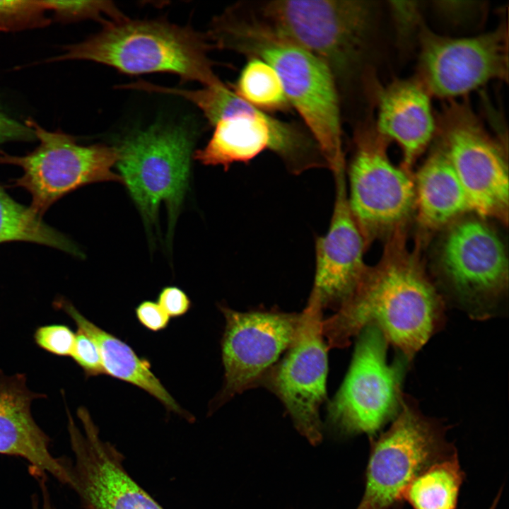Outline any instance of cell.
<instances>
[{"mask_svg": "<svg viewBox=\"0 0 509 509\" xmlns=\"http://www.w3.org/2000/svg\"><path fill=\"white\" fill-rule=\"evenodd\" d=\"M322 320L320 303L310 296L294 341L258 385L281 401L296 428L312 444L322 439L319 409L326 399L328 348Z\"/></svg>", "mask_w": 509, "mask_h": 509, "instance_id": "13", "label": "cell"}, {"mask_svg": "<svg viewBox=\"0 0 509 509\" xmlns=\"http://www.w3.org/2000/svg\"><path fill=\"white\" fill-rule=\"evenodd\" d=\"M250 18L304 48L327 69L341 112L361 83L373 25V6L356 0L245 1ZM342 113V112H341Z\"/></svg>", "mask_w": 509, "mask_h": 509, "instance_id": "3", "label": "cell"}, {"mask_svg": "<svg viewBox=\"0 0 509 509\" xmlns=\"http://www.w3.org/2000/svg\"><path fill=\"white\" fill-rule=\"evenodd\" d=\"M43 1H0V30L42 28L50 23Z\"/></svg>", "mask_w": 509, "mask_h": 509, "instance_id": "26", "label": "cell"}, {"mask_svg": "<svg viewBox=\"0 0 509 509\" xmlns=\"http://www.w3.org/2000/svg\"><path fill=\"white\" fill-rule=\"evenodd\" d=\"M226 325L221 339L224 382L212 403L218 406L255 387L297 337L302 312H241L221 305Z\"/></svg>", "mask_w": 509, "mask_h": 509, "instance_id": "15", "label": "cell"}, {"mask_svg": "<svg viewBox=\"0 0 509 509\" xmlns=\"http://www.w3.org/2000/svg\"><path fill=\"white\" fill-rule=\"evenodd\" d=\"M45 478H41L40 479V481L41 482L40 486L42 488V504L40 507L37 503H36L34 500L33 501V509H56L52 504L51 503L50 498L49 496V493L46 487Z\"/></svg>", "mask_w": 509, "mask_h": 509, "instance_id": "32", "label": "cell"}, {"mask_svg": "<svg viewBox=\"0 0 509 509\" xmlns=\"http://www.w3.org/2000/svg\"><path fill=\"white\" fill-rule=\"evenodd\" d=\"M377 266L367 267L347 300L322 322L327 348H346L369 324L376 325L410 361L445 324V303L418 257L391 243Z\"/></svg>", "mask_w": 509, "mask_h": 509, "instance_id": "1", "label": "cell"}, {"mask_svg": "<svg viewBox=\"0 0 509 509\" xmlns=\"http://www.w3.org/2000/svg\"><path fill=\"white\" fill-rule=\"evenodd\" d=\"M333 175L334 207L327 231L315 240V271L310 296L322 310L337 312L353 293L368 267L363 261L364 240L349 206L346 171Z\"/></svg>", "mask_w": 509, "mask_h": 509, "instance_id": "17", "label": "cell"}, {"mask_svg": "<svg viewBox=\"0 0 509 509\" xmlns=\"http://www.w3.org/2000/svg\"><path fill=\"white\" fill-rule=\"evenodd\" d=\"M347 168V198L365 247L384 235L396 232L416 206L414 181L407 170L394 165L385 141L368 121L356 124Z\"/></svg>", "mask_w": 509, "mask_h": 509, "instance_id": "8", "label": "cell"}, {"mask_svg": "<svg viewBox=\"0 0 509 509\" xmlns=\"http://www.w3.org/2000/svg\"><path fill=\"white\" fill-rule=\"evenodd\" d=\"M462 481L455 454H452L419 473L406 487L402 499L414 509H455Z\"/></svg>", "mask_w": 509, "mask_h": 509, "instance_id": "22", "label": "cell"}, {"mask_svg": "<svg viewBox=\"0 0 509 509\" xmlns=\"http://www.w3.org/2000/svg\"><path fill=\"white\" fill-rule=\"evenodd\" d=\"M67 415L74 455L69 486L78 494L84 509H163L128 474L122 464L123 457L100 438L86 408L77 411L82 430L68 411Z\"/></svg>", "mask_w": 509, "mask_h": 509, "instance_id": "16", "label": "cell"}, {"mask_svg": "<svg viewBox=\"0 0 509 509\" xmlns=\"http://www.w3.org/2000/svg\"><path fill=\"white\" fill-rule=\"evenodd\" d=\"M56 305L75 322L78 329L95 342L105 375L136 386L155 397L168 411L193 421V416L178 404L152 372L147 359L139 357L124 341L88 320L71 303L61 300L57 301Z\"/></svg>", "mask_w": 509, "mask_h": 509, "instance_id": "20", "label": "cell"}, {"mask_svg": "<svg viewBox=\"0 0 509 509\" xmlns=\"http://www.w3.org/2000/svg\"><path fill=\"white\" fill-rule=\"evenodd\" d=\"M495 505H496V503H494V504H493V508H491V509H493V508H494V507H495Z\"/></svg>", "mask_w": 509, "mask_h": 509, "instance_id": "33", "label": "cell"}, {"mask_svg": "<svg viewBox=\"0 0 509 509\" xmlns=\"http://www.w3.org/2000/svg\"><path fill=\"white\" fill-rule=\"evenodd\" d=\"M452 454L442 425L425 416L416 401L404 394L392 425L374 443L356 509H389L419 473Z\"/></svg>", "mask_w": 509, "mask_h": 509, "instance_id": "9", "label": "cell"}, {"mask_svg": "<svg viewBox=\"0 0 509 509\" xmlns=\"http://www.w3.org/2000/svg\"><path fill=\"white\" fill-rule=\"evenodd\" d=\"M232 88L244 101L267 113L287 112L291 108L277 73L259 58H247Z\"/></svg>", "mask_w": 509, "mask_h": 509, "instance_id": "24", "label": "cell"}, {"mask_svg": "<svg viewBox=\"0 0 509 509\" xmlns=\"http://www.w3.org/2000/svg\"><path fill=\"white\" fill-rule=\"evenodd\" d=\"M436 122L440 148L462 183L473 212L507 222L508 167L502 146L467 103L451 100Z\"/></svg>", "mask_w": 509, "mask_h": 509, "instance_id": "12", "label": "cell"}, {"mask_svg": "<svg viewBox=\"0 0 509 509\" xmlns=\"http://www.w3.org/2000/svg\"><path fill=\"white\" fill-rule=\"evenodd\" d=\"M414 184L419 219L428 228L443 227L473 211L462 183L440 147L419 169Z\"/></svg>", "mask_w": 509, "mask_h": 509, "instance_id": "21", "label": "cell"}, {"mask_svg": "<svg viewBox=\"0 0 509 509\" xmlns=\"http://www.w3.org/2000/svg\"><path fill=\"white\" fill-rule=\"evenodd\" d=\"M194 139L182 125L154 124L129 135L116 147L122 181L147 223L161 202L175 218L189 175Z\"/></svg>", "mask_w": 509, "mask_h": 509, "instance_id": "10", "label": "cell"}, {"mask_svg": "<svg viewBox=\"0 0 509 509\" xmlns=\"http://www.w3.org/2000/svg\"><path fill=\"white\" fill-rule=\"evenodd\" d=\"M10 241L36 242L81 255L70 240L45 223L30 207L15 201L0 186V243Z\"/></svg>", "mask_w": 509, "mask_h": 509, "instance_id": "23", "label": "cell"}, {"mask_svg": "<svg viewBox=\"0 0 509 509\" xmlns=\"http://www.w3.org/2000/svg\"><path fill=\"white\" fill-rule=\"evenodd\" d=\"M47 10L53 11L57 20L71 22L87 18L97 19L105 23V18L118 20L125 17L123 13L108 1H45Z\"/></svg>", "mask_w": 509, "mask_h": 509, "instance_id": "25", "label": "cell"}, {"mask_svg": "<svg viewBox=\"0 0 509 509\" xmlns=\"http://www.w3.org/2000/svg\"><path fill=\"white\" fill-rule=\"evenodd\" d=\"M74 333L64 324L40 327L34 334L36 344L42 349L59 356H70L75 342Z\"/></svg>", "mask_w": 509, "mask_h": 509, "instance_id": "27", "label": "cell"}, {"mask_svg": "<svg viewBox=\"0 0 509 509\" xmlns=\"http://www.w3.org/2000/svg\"><path fill=\"white\" fill-rule=\"evenodd\" d=\"M438 274L445 304L474 320L507 314L508 259L498 233L480 219L455 223L438 253Z\"/></svg>", "mask_w": 509, "mask_h": 509, "instance_id": "5", "label": "cell"}, {"mask_svg": "<svg viewBox=\"0 0 509 509\" xmlns=\"http://www.w3.org/2000/svg\"><path fill=\"white\" fill-rule=\"evenodd\" d=\"M213 46L206 34L160 20L110 21L88 39L64 47L47 62L88 60L131 75L174 74L185 81L212 86L222 81L209 56Z\"/></svg>", "mask_w": 509, "mask_h": 509, "instance_id": "4", "label": "cell"}, {"mask_svg": "<svg viewBox=\"0 0 509 509\" xmlns=\"http://www.w3.org/2000/svg\"><path fill=\"white\" fill-rule=\"evenodd\" d=\"M419 76L430 95L452 100L508 75V28L467 37H450L423 27Z\"/></svg>", "mask_w": 509, "mask_h": 509, "instance_id": "14", "label": "cell"}, {"mask_svg": "<svg viewBox=\"0 0 509 509\" xmlns=\"http://www.w3.org/2000/svg\"><path fill=\"white\" fill-rule=\"evenodd\" d=\"M377 90L374 127L399 145L407 170L436 133L431 95L419 78L396 79Z\"/></svg>", "mask_w": 509, "mask_h": 509, "instance_id": "19", "label": "cell"}, {"mask_svg": "<svg viewBox=\"0 0 509 509\" xmlns=\"http://www.w3.org/2000/svg\"><path fill=\"white\" fill-rule=\"evenodd\" d=\"M215 48L269 64L286 98L318 144L333 172L345 168L342 115L339 96L325 66L310 52L240 15L227 12L211 23Z\"/></svg>", "mask_w": 509, "mask_h": 509, "instance_id": "2", "label": "cell"}, {"mask_svg": "<svg viewBox=\"0 0 509 509\" xmlns=\"http://www.w3.org/2000/svg\"><path fill=\"white\" fill-rule=\"evenodd\" d=\"M40 397L28 390L24 375L0 374V454L25 459L39 479L49 474L69 486L71 460L52 455L49 438L31 414L32 402Z\"/></svg>", "mask_w": 509, "mask_h": 509, "instance_id": "18", "label": "cell"}, {"mask_svg": "<svg viewBox=\"0 0 509 509\" xmlns=\"http://www.w3.org/2000/svg\"><path fill=\"white\" fill-rule=\"evenodd\" d=\"M35 139L36 138L32 129L0 110V144L12 141H30Z\"/></svg>", "mask_w": 509, "mask_h": 509, "instance_id": "31", "label": "cell"}, {"mask_svg": "<svg viewBox=\"0 0 509 509\" xmlns=\"http://www.w3.org/2000/svg\"><path fill=\"white\" fill-rule=\"evenodd\" d=\"M135 315L139 322L151 332H160L167 328L170 317L154 301L144 300L135 308Z\"/></svg>", "mask_w": 509, "mask_h": 509, "instance_id": "30", "label": "cell"}, {"mask_svg": "<svg viewBox=\"0 0 509 509\" xmlns=\"http://www.w3.org/2000/svg\"><path fill=\"white\" fill-rule=\"evenodd\" d=\"M225 117L194 157L204 165L228 170L235 163H248L269 150L295 175L314 168H327L325 158L304 125L286 122L252 107L233 90L226 100Z\"/></svg>", "mask_w": 509, "mask_h": 509, "instance_id": "6", "label": "cell"}, {"mask_svg": "<svg viewBox=\"0 0 509 509\" xmlns=\"http://www.w3.org/2000/svg\"><path fill=\"white\" fill-rule=\"evenodd\" d=\"M83 369L86 378L105 374L99 349L95 342L78 329L70 356Z\"/></svg>", "mask_w": 509, "mask_h": 509, "instance_id": "28", "label": "cell"}, {"mask_svg": "<svg viewBox=\"0 0 509 509\" xmlns=\"http://www.w3.org/2000/svg\"><path fill=\"white\" fill-rule=\"evenodd\" d=\"M157 303L170 317L177 318L190 310L192 302L181 288L169 286L163 288L158 296Z\"/></svg>", "mask_w": 509, "mask_h": 509, "instance_id": "29", "label": "cell"}, {"mask_svg": "<svg viewBox=\"0 0 509 509\" xmlns=\"http://www.w3.org/2000/svg\"><path fill=\"white\" fill-rule=\"evenodd\" d=\"M352 361L339 391L329 402L328 418L348 434L375 433L399 413L403 382L411 363L399 352L389 363V343L375 324L356 336Z\"/></svg>", "mask_w": 509, "mask_h": 509, "instance_id": "7", "label": "cell"}, {"mask_svg": "<svg viewBox=\"0 0 509 509\" xmlns=\"http://www.w3.org/2000/svg\"><path fill=\"white\" fill-rule=\"evenodd\" d=\"M33 129L39 146L22 156L0 150V164L20 166L23 174L13 181L31 195L30 209L39 216L65 194L85 185L103 182H122L112 172L119 153L116 147L103 144L81 146L64 132L49 131L35 121L25 123Z\"/></svg>", "mask_w": 509, "mask_h": 509, "instance_id": "11", "label": "cell"}]
</instances>
